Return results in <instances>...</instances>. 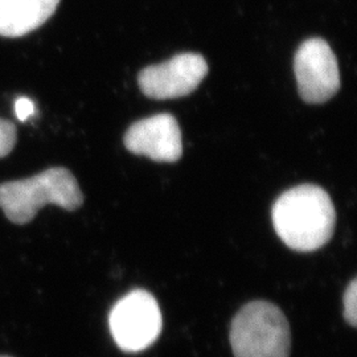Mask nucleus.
Segmentation results:
<instances>
[{"label":"nucleus","mask_w":357,"mask_h":357,"mask_svg":"<svg viewBox=\"0 0 357 357\" xmlns=\"http://www.w3.org/2000/svg\"><path fill=\"white\" fill-rule=\"evenodd\" d=\"M344 318L352 327H356L357 323V281L352 280L345 289L343 296Z\"/></svg>","instance_id":"9"},{"label":"nucleus","mask_w":357,"mask_h":357,"mask_svg":"<svg viewBox=\"0 0 357 357\" xmlns=\"http://www.w3.org/2000/svg\"><path fill=\"white\" fill-rule=\"evenodd\" d=\"M0 357H10V356H0Z\"/></svg>","instance_id":"12"},{"label":"nucleus","mask_w":357,"mask_h":357,"mask_svg":"<svg viewBox=\"0 0 357 357\" xmlns=\"http://www.w3.org/2000/svg\"><path fill=\"white\" fill-rule=\"evenodd\" d=\"M109 326L122 351L141 352L158 340L162 331V312L151 294L134 290L115 303Z\"/></svg>","instance_id":"4"},{"label":"nucleus","mask_w":357,"mask_h":357,"mask_svg":"<svg viewBox=\"0 0 357 357\" xmlns=\"http://www.w3.org/2000/svg\"><path fill=\"white\" fill-rule=\"evenodd\" d=\"M294 68L299 94L306 102H326L340 88L337 60L323 38L305 41L296 51Z\"/></svg>","instance_id":"5"},{"label":"nucleus","mask_w":357,"mask_h":357,"mask_svg":"<svg viewBox=\"0 0 357 357\" xmlns=\"http://www.w3.org/2000/svg\"><path fill=\"white\" fill-rule=\"evenodd\" d=\"M278 237L296 252H315L331 240L336 212L331 197L318 185L303 184L284 192L273 206Z\"/></svg>","instance_id":"1"},{"label":"nucleus","mask_w":357,"mask_h":357,"mask_svg":"<svg viewBox=\"0 0 357 357\" xmlns=\"http://www.w3.org/2000/svg\"><path fill=\"white\" fill-rule=\"evenodd\" d=\"M130 153L149 156L155 162H178L183 153L181 131L171 114H158L135 122L125 135Z\"/></svg>","instance_id":"7"},{"label":"nucleus","mask_w":357,"mask_h":357,"mask_svg":"<svg viewBox=\"0 0 357 357\" xmlns=\"http://www.w3.org/2000/svg\"><path fill=\"white\" fill-rule=\"evenodd\" d=\"M82 203L84 196L76 178L63 167L50 168L32 178L0 184V208L17 225L31 222L44 205L76 211Z\"/></svg>","instance_id":"2"},{"label":"nucleus","mask_w":357,"mask_h":357,"mask_svg":"<svg viewBox=\"0 0 357 357\" xmlns=\"http://www.w3.org/2000/svg\"><path fill=\"white\" fill-rule=\"evenodd\" d=\"M208 73L204 57L181 53L166 63L143 69L138 77L142 91L153 100H171L191 94Z\"/></svg>","instance_id":"6"},{"label":"nucleus","mask_w":357,"mask_h":357,"mask_svg":"<svg viewBox=\"0 0 357 357\" xmlns=\"http://www.w3.org/2000/svg\"><path fill=\"white\" fill-rule=\"evenodd\" d=\"M15 113H16L17 119L24 122L29 116L35 114V105L29 98L20 97L15 102Z\"/></svg>","instance_id":"11"},{"label":"nucleus","mask_w":357,"mask_h":357,"mask_svg":"<svg viewBox=\"0 0 357 357\" xmlns=\"http://www.w3.org/2000/svg\"><path fill=\"white\" fill-rule=\"evenodd\" d=\"M234 357H289L291 333L280 307L255 301L243 307L230 328Z\"/></svg>","instance_id":"3"},{"label":"nucleus","mask_w":357,"mask_h":357,"mask_svg":"<svg viewBox=\"0 0 357 357\" xmlns=\"http://www.w3.org/2000/svg\"><path fill=\"white\" fill-rule=\"evenodd\" d=\"M60 0H0V36L22 38L43 26Z\"/></svg>","instance_id":"8"},{"label":"nucleus","mask_w":357,"mask_h":357,"mask_svg":"<svg viewBox=\"0 0 357 357\" xmlns=\"http://www.w3.org/2000/svg\"><path fill=\"white\" fill-rule=\"evenodd\" d=\"M16 144V126L11 121L0 118V158L7 156Z\"/></svg>","instance_id":"10"}]
</instances>
